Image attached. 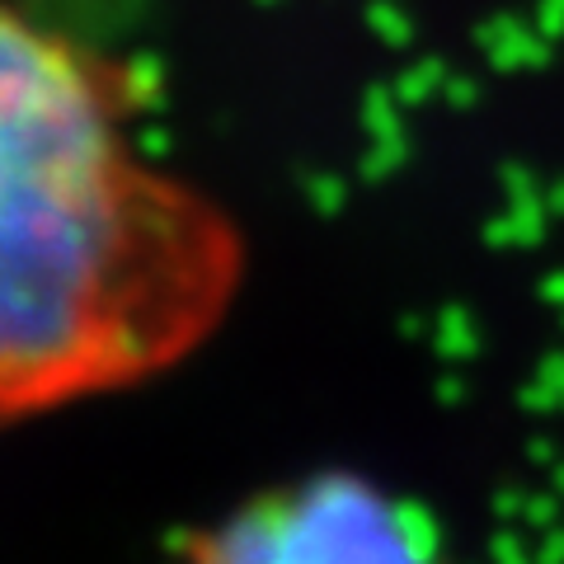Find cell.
<instances>
[{"mask_svg":"<svg viewBox=\"0 0 564 564\" xmlns=\"http://www.w3.org/2000/svg\"><path fill=\"white\" fill-rule=\"evenodd\" d=\"M137 109L113 57L0 0V429L170 372L236 302V221Z\"/></svg>","mask_w":564,"mask_h":564,"instance_id":"6da1fadb","label":"cell"},{"mask_svg":"<svg viewBox=\"0 0 564 564\" xmlns=\"http://www.w3.org/2000/svg\"><path fill=\"white\" fill-rule=\"evenodd\" d=\"M170 564H447V545L419 499L329 466L245 494L184 532Z\"/></svg>","mask_w":564,"mask_h":564,"instance_id":"7a4b0ae2","label":"cell"}]
</instances>
